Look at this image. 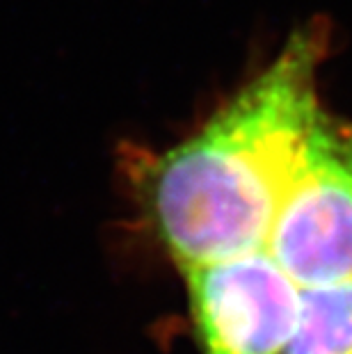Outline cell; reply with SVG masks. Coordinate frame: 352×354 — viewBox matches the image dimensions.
Listing matches in <instances>:
<instances>
[{"label": "cell", "instance_id": "6da1fadb", "mask_svg": "<svg viewBox=\"0 0 352 354\" xmlns=\"http://www.w3.org/2000/svg\"><path fill=\"white\" fill-rule=\"evenodd\" d=\"M323 39L295 32L281 55L140 174L156 236L181 270L261 250L320 112Z\"/></svg>", "mask_w": 352, "mask_h": 354}, {"label": "cell", "instance_id": "7a4b0ae2", "mask_svg": "<svg viewBox=\"0 0 352 354\" xmlns=\"http://www.w3.org/2000/svg\"><path fill=\"white\" fill-rule=\"evenodd\" d=\"M263 247L299 288L352 277V126L325 110L281 194Z\"/></svg>", "mask_w": 352, "mask_h": 354}, {"label": "cell", "instance_id": "3957f363", "mask_svg": "<svg viewBox=\"0 0 352 354\" xmlns=\"http://www.w3.org/2000/svg\"><path fill=\"white\" fill-rule=\"evenodd\" d=\"M201 354H281L299 286L261 250L183 270Z\"/></svg>", "mask_w": 352, "mask_h": 354}, {"label": "cell", "instance_id": "277c9868", "mask_svg": "<svg viewBox=\"0 0 352 354\" xmlns=\"http://www.w3.org/2000/svg\"><path fill=\"white\" fill-rule=\"evenodd\" d=\"M281 354H352V277L299 290L297 320Z\"/></svg>", "mask_w": 352, "mask_h": 354}]
</instances>
